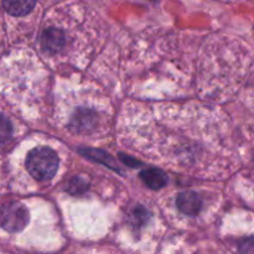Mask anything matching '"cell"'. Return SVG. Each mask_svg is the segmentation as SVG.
Instances as JSON below:
<instances>
[{
    "label": "cell",
    "instance_id": "8",
    "mask_svg": "<svg viewBox=\"0 0 254 254\" xmlns=\"http://www.w3.org/2000/svg\"><path fill=\"white\" fill-rule=\"evenodd\" d=\"M88 189V183L81 176H74L67 185V190L72 195H81V193L86 192Z\"/></svg>",
    "mask_w": 254,
    "mask_h": 254
},
{
    "label": "cell",
    "instance_id": "7",
    "mask_svg": "<svg viewBox=\"0 0 254 254\" xmlns=\"http://www.w3.org/2000/svg\"><path fill=\"white\" fill-rule=\"evenodd\" d=\"M81 153L83 154V155L88 156L92 160H96L98 161V163L104 164V165H107L108 168L114 169L116 171H119V169L117 168V164L116 161H114V159L112 158L111 155H108L107 153H104V151L94 150V149H83V150H81Z\"/></svg>",
    "mask_w": 254,
    "mask_h": 254
},
{
    "label": "cell",
    "instance_id": "6",
    "mask_svg": "<svg viewBox=\"0 0 254 254\" xmlns=\"http://www.w3.org/2000/svg\"><path fill=\"white\" fill-rule=\"evenodd\" d=\"M140 178L144 181V184L151 190H159V189L164 188L168 183L166 175L159 169H145L140 173Z\"/></svg>",
    "mask_w": 254,
    "mask_h": 254
},
{
    "label": "cell",
    "instance_id": "3",
    "mask_svg": "<svg viewBox=\"0 0 254 254\" xmlns=\"http://www.w3.org/2000/svg\"><path fill=\"white\" fill-rule=\"evenodd\" d=\"M179 211L186 216H197L202 208V198L193 191H184L176 198Z\"/></svg>",
    "mask_w": 254,
    "mask_h": 254
},
{
    "label": "cell",
    "instance_id": "5",
    "mask_svg": "<svg viewBox=\"0 0 254 254\" xmlns=\"http://www.w3.org/2000/svg\"><path fill=\"white\" fill-rule=\"evenodd\" d=\"M1 2L5 11L12 16H25L36 5V0H1Z\"/></svg>",
    "mask_w": 254,
    "mask_h": 254
},
{
    "label": "cell",
    "instance_id": "10",
    "mask_svg": "<svg viewBox=\"0 0 254 254\" xmlns=\"http://www.w3.org/2000/svg\"><path fill=\"white\" fill-rule=\"evenodd\" d=\"M240 254H254V236L243 238L238 245Z\"/></svg>",
    "mask_w": 254,
    "mask_h": 254
},
{
    "label": "cell",
    "instance_id": "9",
    "mask_svg": "<svg viewBox=\"0 0 254 254\" xmlns=\"http://www.w3.org/2000/svg\"><path fill=\"white\" fill-rule=\"evenodd\" d=\"M12 135V126L5 117L0 116V144L9 140Z\"/></svg>",
    "mask_w": 254,
    "mask_h": 254
},
{
    "label": "cell",
    "instance_id": "4",
    "mask_svg": "<svg viewBox=\"0 0 254 254\" xmlns=\"http://www.w3.org/2000/svg\"><path fill=\"white\" fill-rule=\"evenodd\" d=\"M66 37L62 30L56 27H49L41 35V47L45 52L57 54L64 46Z\"/></svg>",
    "mask_w": 254,
    "mask_h": 254
},
{
    "label": "cell",
    "instance_id": "1",
    "mask_svg": "<svg viewBox=\"0 0 254 254\" xmlns=\"http://www.w3.org/2000/svg\"><path fill=\"white\" fill-rule=\"evenodd\" d=\"M59 164L60 160L56 151L47 146L32 149L27 154L25 161L30 175L39 181H47L54 178L59 170Z\"/></svg>",
    "mask_w": 254,
    "mask_h": 254
},
{
    "label": "cell",
    "instance_id": "2",
    "mask_svg": "<svg viewBox=\"0 0 254 254\" xmlns=\"http://www.w3.org/2000/svg\"><path fill=\"white\" fill-rule=\"evenodd\" d=\"M29 223V212L19 202L5 203L0 207V226L7 232H20Z\"/></svg>",
    "mask_w": 254,
    "mask_h": 254
}]
</instances>
